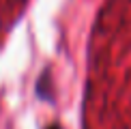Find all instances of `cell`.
<instances>
[{"mask_svg": "<svg viewBox=\"0 0 131 129\" xmlns=\"http://www.w3.org/2000/svg\"><path fill=\"white\" fill-rule=\"evenodd\" d=\"M47 129H60V127H58V125H52V127H47Z\"/></svg>", "mask_w": 131, "mask_h": 129, "instance_id": "obj_1", "label": "cell"}]
</instances>
